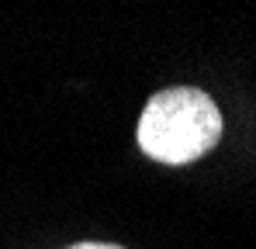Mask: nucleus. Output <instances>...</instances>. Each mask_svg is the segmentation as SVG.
Segmentation results:
<instances>
[{
  "label": "nucleus",
  "mask_w": 256,
  "mask_h": 249,
  "mask_svg": "<svg viewBox=\"0 0 256 249\" xmlns=\"http://www.w3.org/2000/svg\"><path fill=\"white\" fill-rule=\"evenodd\" d=\"M222 138V114L204 90L173 86L149 97L142 122H138V146L146 156L160 163H190L214 149Z\"/></svg>",
  "instance_id": "nucleus-1"
},
{
  "label": "nucleus",
  "mask_w": 256,
  "mask_h": 249,
  "mask_svg": "<svg viewBox=\"0 0 256 249\" xmlns=\"http://www.w3.org/2000/svg\"><path fill=\"white\" fill-rule=\"evenodd\" d=\"M70 249H122V246H108V242H76Z\"/></svg>",
  "instance_id": "nucleus-2"
}]
</instances>
